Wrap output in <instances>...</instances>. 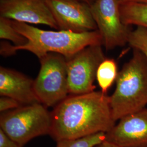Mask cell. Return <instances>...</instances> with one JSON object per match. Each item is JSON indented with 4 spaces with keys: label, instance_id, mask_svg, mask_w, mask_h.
I'll list each match as a JSON object with an SVG mask.
<instances>
[{
    "label": "cell",
    "instance_id": "cell-1",
    "mask_svg": "<svg viewBox=\"0 0 147 147\" xmlns=\"http://www.w3.org/2000/svg\"><path fill=\"white\" fill-rule=\"evenodd\" d=\"M51 113L50 136L56 142L107 133L116 125L110 98L101 91L71 95L55 106Z\"/></svg>",
    "mask_w": 147,
    "mask_h": 147
},
{
    "label": "cell",
    "instance_id": "cell-2",
    "mask_svg": "<svg viewBox=\"0 0 147 147\" xmlns=\"http://www.w3.org/2000/svg\"><path fill=\"white\" fill-rule=\"evenodd\" d=\"M11 23L16 30L28 40L24 45H14V51H28L39 59L49 53H56L68 60L85 47L97 45L103 46L102 37L98 30L77 33L61 30H43L13 20Z\"/></svg>",
    "mask_w": 147,
    "mask_h": 147
},
{
    "label": "cell",
    "instance_id": "cell-3",
    "mask_svg": "<svg viewBox=\"0 0 147 147\" xmlns=\"http://www.w3.org/2000/svg\"><path fill=\"white\" fill-rule=\"evenodd\" d=\"M116 89L110 96L115 121L146 108L147 106V59L136 49L118 72Z\"/></svg>",
    "mask_w": 147,
    "mask_h": 147
},
{
    "label": "cell",
    "instance_id": "cell-4",
    "mask_svg": "<svg viewBox=\"0 0 147 147\" xmlns=\"http://www.w3.org/2000/svg\"><path fill=\"white\" fill-rule=\"evenodd\" d=\"M51 125V113L41 103L21 106L0 116V129L22 147L36 137L50 135Z\"/></svg>",
    "mask_w": 147,
    "mask_h": 147
},
{
    "label": "cell",
    "instance_id": "cell-5",
    "mask_svg": "<svg viewBox=\"0 0 147 147\" xmlns=\"http://www.w3.org/2000/svg\"><path fill=\"white\" fill-rule=\"evenodd\" d=\"M40 68L34 80L39 101L46 107H55L68 96L67 60L56 53H49L39 59Z\"/></svg>",
    "mask_w": 147,
    "mask_h": 147
},
{
    "label": "cell",
    "instance_id": "cell-6",
    "mask_svg": "<svg viewBox=\"0 0 147 147\" xmlns=\"http://www.w3.org/2000/svg\"><path fill=\"white\" fill-rule=\"evenodd\" d=\"M102 45L85 47L67 60L69 93L80 95L94 91L98 67L106 57Z\"/></svg>",
    "mask_w": 147,
    "mask_h": 147
},
{
    "label": "cell",
    "instance_id": "cell-7",
    "mask_svg": "<svg viewBox=\"0 0 147 147\" xmlns=\"http://www.w3.org/2000/svg\"><path fill=\"white\" fill-rule=\"evenodd\" d=\"M90 9L106 50L124 47L128 43L132 30L121 20L117 0H96L90 5Z\"/></svg>",
    "mask_w": 147,
    "mask_h": 147
},
{
    "label": "cell",
    "instance_id": "cell-8",
    "mask_svg": "<svg viewBox=\"0 0 147 147\" xmlns=\"http://www.w3.org/2000/svg\"><path fill=\"white\" fill-rule=\"evenodd\" d=\"M58 30L82 33L98 30L90 5L81 0H45Z\"/></svg>",
    "mask_w": 147,
    "mask_h": 147
},
{
    "label": "cell",
    "instance_id": "cell-9",
    "mask_svg": "<svg viewBox=\"0 0 147 147\" xmlns=\"http://www.w3.org/2000/svg\"><path fill=\"white\" fill-rule=\"evenodd\" d=\"M0 16L27 24L45 25L58 30L45 0L0 1Z\"/></svg>",
    "mask_w": 147,
    "mask_h": 147
},
{
    "label": "cell",
    "instance_id": "cell-10",
    "mask_svg": "<svg viewBox=\"0 0 147 147\" xmlns=\"http://www.w3.org/2000/svg\"><path fill=\"white\" fill-rule=\"evenodd\" d=\"M106 133V140L121 147H147V107L126 115Z\"/></svg>",
    "mask_w": 147,
    "mask_h": 147
},
{
    "label": "cell",
    "instance_id": "cell-11",
    "mask_svg": "<svg viewBox=\"0 0 147 147\" xmlns=\"http://www.w3.org/2000/svg\"><path fill=\"white\" fill-rule=\"evenodd\" d=\"M0 95L17 100L21 105L40 103L34 91V80L19 71L2 66Z\"/></svg>",
    "mask_w": 147,
    "mask_h": 147
},
{
    "label": "cell",
    "instance_id": "cell-12",
    "mask_svg": "<svg viewBox=\"0 0 147 147\" xmlns=\"http://www.w3.org/2000/svg\"><path fill=\"white\" fill-rule=\"evenodd\" d=\"M121 19L127 26L147 29V4L126 3L119 4Z\"/></svg>",
    "mask_w": 147,
    "mask_h": 147
},
{
    "label": "cell",
    "instance_id": "cell-13",
    "mask_svg": "<svg viewBox=\"0 0 147 147\" xmlns=\"http://www.w3.org/2000/svg\"><path fill=\"white\" fill-rule=\"evenodd\" d=\"M117 65L113 59L105 58L100 63L96 73V80L104 93H107L118 75Z\"/></svg>",
    "mask_w": 147,
    "mask_h": 147
},
{
    "label": "cell",
    "instance_id": "cell-14",
    "mask_svg": "<svg viewBox=\"0 0 147 147\" xmlns=\"http://www.w3.org/2000/svg\"><path fill=\"white\" fill-rule=\"evenodd\" d=\"M0 38L10 41L16 47L24 45L28 42L26 38L13 26L11 20L2 16H0Z\"/></svg>",
    "mask_w": 147,
    "mask_h": 147
},
{
    "label": "cell",
    "instance_id": "cell-15",
    "mask_svg": "<svg viewBox=\"0 0 147 147\" xmlns=\"http://www.w3.org/2000/svg\"><path fill=\"white\" fill-rule=\"evenodd\" d=\"M106 140V133L99 132L88 136L57 142L56 147H95Z\"/></svg>",
    "mask_w": 147,
    "mask_h": 147
},
{
    "label": "cell",
    "instance_id": "cell-16",
    "mask_svg": "<svg viewBox=\"0 0 147 147\" xmlns=\"http://www.w3.org/2000/svg\"><path fill=\"white\" fill-rule=\"evenodd\" d=\"M133 49H136L144 55L147 59V29L137 27L131 31L127 43Z\"/></svg>",
    "mask_w": 147,
    "mask_h": 147
},
{
    "label": "cell",
    "instance_id": "cell-17",
    "mask_svg": "<svg viewBox=\"0 0 147 147\" xmlns=\"http://www.w3.org/2000/svg\"><path fill=\"white\" fill-rule=\"evenodd\" d=\"M21 104L17 100L5 96H1L0 111L5 112L10 110H13L21 106Z\"/></svg>",
    "mask_w": 147,
    "mask_h": 147
},
{
    "label": "cell",
    "instance_id": "cell-18",
    "mask_svg": "<svg viewBox=\"0 0 147 147\" xmlns=\"http://www.w3.org/2000/svg\"><path fill=\"white\" fill-rule=\"evenodd\" d=\"M0 147H22L11 140L0 129Z\"/></svg>",
    "mask_w": 147,
    "mask_h": 147
},
{
    "label": "cell",
    "instance_id": "cell-19",
    "mask_svg": "<svg viewBox=\"0 0 147 147\" xmlns=\"http://www.w3.org/2000/svg\"><path fill=\"white\" fill-rule=\"evenodd\" d=\"M14 45H11L9 42L2 41L1 42L0 53L3 57L11 56L16 54V51L13 49Z\"/></svg>",
    "mask_w": 147,
    "mask_h": 147
},
{
    "label": "cell",
    "instance_id": "cell-20",
    "mask_svg": "<svg viewBox=\"0 0 147 147\" xmlns=\"http://www.w3.org/2000/svg\"><path fill=\"white\" fill-rule=\"evenodd\" d=\"M119 4L126 3H142L147 4V0H117Z\"/></svg>",
    "mask_w": 147,
    "mask_h": 147
},
{
    "label": "cell",
    "instance_id": "cell-21",
    "mask_svg": "<svg viewBox=\"0 0 147 147\" xmlns=\"http://www.w3.org/2000/svg\"><path fill=\"white\" fill-rule=\"evenodd\" d=\"M121 147L115 144L111 143L110 142H109L105 140L104 142L101 143L99 145H98L96 147Z\"/></svg>",
    "mask_w": 147,
    "mask_h": 147
},
{
    "label": "cell",
    "instance_id": "cell-22",
    "mask_svg": "<svg viewBox=\"0 0 147 147\" xmlns=\"http://www.w3.org/2000/svg\"><path fill=\"white\" fill-rule=\"evenodd\" d=\"M81 1H84V2H86V3L88 4L89 5H91L96 0H81Z\"/></svg>",
    "mask_w": 147,
    "mask_h": 147
},
{
    "label": "cell",
    "instance_id": "cell-23",
    "mask_svg": "<svg viewBox=\"0 0 147 147\" xmlns=\"http://www.w3.org/2000/svg\"><path fill=\"white\" fill-rule=\"evenodd\" d=\"M7 1V0H0V1Z\"/></svg>",
    "mask_w": 147,
    "mask_h": 147
},
{
    "label": "cell",
    "instance_id": "cell-24",
    "mask_svg": "<svg viewBox=\"0 0 147 147\" xmlns=\"http://www.w3.org/2000/svg\"></svg>",
    "mask_w": 147,
    "mask_h": 147
}]
</instances>
